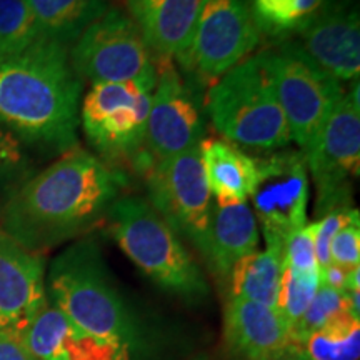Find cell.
Segmentation results:
<instances>
[{"label": "cell", "instance_id": "6da1fadb", "mask_svg": "<svg viewBox=\"0 0 360 360\" xmlns=\"http://www.w3.org/2000/svg\"><path fill=\"white\" fill-rule=\"evenodd\" d=\"M127 177L117 167L72 147L25 180L0 209V227L39 252L92 232L122 197Z\"/></svg>", "mask_w": 360, "mask_h": 360}, {"label": "cell", "instance_id": "d6986e66", "mask_svg": "<svg viewBox=\"0 0 360 360\" xmlns=\"http://www.w3.org/2000/svg\"><path fill=\"white\" fill-rule=\"evenodd\" d=\"M260 233L255 214L247 204H214L204 259L220 278H227L233 265L259 247Z\"/></svg>", "mask_w": 360, "mask_h": 360}, {"label": "cell", "instance_id": "836d02e7", "mask_svg": "<svg viewBox=\"0 0 360 360\" xmlns=\"http://www.w3.org/2000/svg\"><path fill=\"white\" fill-rule=\"evenodd\" d=\"M252 360H307V357L304 355L302 349L289 344L287 347L277 349L274 350V352L260 355V357L252 359Z\"/></svg>", "mask_w": 360, "mask_h": 360}, {"label": "cell", "instance_id": "4dcf8cb0", "mask_svg": "<svg viewBox=\"0 0 360 360\" xmlns=\"http://www.w3.org/2000/svg\"><path fill=\"white\" fill-rule=\"evenodd\" d=\"M24 169V143L8 130L0 127V188L19 177Z\"/></svg>", "mask_w": 360, "mask_h": 360}, {"label": "cell", "instance_id": "cb8c5ba5", "mask_svg": "<svg viewBox=\"0 0 360 360\" xmlns=\"http://www.w3.org/2000/svg\"><path fill=\"white\" fill-rule=\"evenodd\" d=\"M300 349L307 360H359L360 319L344 315L328 322L310 334Z\"/></svg>", "mask_w": 360, "mask_h": 360}, {"label": "cell", "instance_id": "f546056e", "mask_svg": "<svg viewBox=\"0 0 360 360\" xmlns=\"http://www.w3.org/2000/svg\"><path fill=\"white\" fill-rule=\"evenodd\" d=\"M330 264L350 270L360 265V222H352L342 227L330 242Z\"/></svg>", "mask_w": 360, "mask_h": 360}, {"label": "cell", "instance_id": "7c38bea8", "mask_svg": "<svg viewBox=\"0 0 360 360\" xmlns=\"http://www.w3.org/2000/svg\"><path fill=\"white\" fill-rule=\"evenodd\" d=\"M204 134V114L192 85L172 58H162L157 64V82L148 109L146 155L160 160L184 154L200 147Z\"/></svg>", "mask_w": 360, "mask_h": 360}, {"label": "cell", "instance_id": "d4e9b609", "mask_svg": "<svg viewBox=\"0 0 360 360\" xmlns=\"http://www.w3.org/2000/svg\"><path fill=\"white\" fill-rule=\"evenodd\" d=\"M39 39L29 0H0V56L24 51Z\"/></svg>", "mask_w": 360, "mask_h": 360}, {"label": "cell", "instance_id": "5b68a950", "mask_svg": "<svg viewBox=\"0 0 360 360\" xmlns=\"http://www.w3.org/2000/svg\"><path fill=\"white\" fill-rule=\"evenodd\" d=\"M207 112L233 146L278 150L292 142L285 115L260 53L225 72L207 94Z\"/></svg>", "mask_w": 360, "mask_h": 360}, {"label": "cell", "instance_id": "4316f807", "mask_svg": "<svg viewBox=\"0 0 360 360\" xmlns=\"http://www.w3.org/2000/svg\"><path fill=\"white\" fill-rule=\"evenodd\" d=\"M319 285H321V272L302 274L283 265L277 309L290 322V326H294L309 309Z\"/></svg>", "mask_w": 360, "mask_h": 360}, {"label": "cell", "instance_id": "277c9868", "mask_svg": "<svg viewBox=\"0 0 360 360\" xmlns=\"http://www.w3.org/2000/svg\"><path fill=\"white\" fill-rule=\"evenodd\" d=\"M107 222L117 245L160 289L192 304L209 295L204 274L191 252L147 199L120 197Z\"/></svg>", "mask_w": 360, "mask_h": 360}, {"label": "cell", "instance_id": "5bb4252c", "mask_svg": "<svg viewBox=\"0 0 360 360\" xmlns=\"http://www.w3.org/2000/svg\"><path fill=\"white\" fill-rule=\"evenodd\" d=\"M45 302L42 255L25 249L0 227V332L19 339Z\"/></svg>", "mask_w": 360, "mask_h": 360}, {"label": "cell", "instance_id": "ba28073f", "mask_svg": "<svg viewBox=\"0 0 360 360\" xmlns=\"http://www.w3.org/2000/svg\"><path fill=\"white\" fill-rule=\"evenodd\" d=\"M72 69L92 84L157 82L152 51L132 17L120 8H109L92 22L69 49Z\"/></svg>", "mask_w": 360, "mask_h": 360}, {"label": "cell", "instance_id": "4fadbf2b", "mask_svg": "<svg viewBox=\"0 0 360 360\" xmlns=\"http://www.w3.org/2000/svg\"><path fill=\"white\" fill-rule=\"evenodd\" d=\"M259 180L254 200L255 212L264 225L265 240L285 244L305 225L309 202V169L299 150H274L257 159Z\"/></svg>", "mask_w": 360, "mask_h": 360}, {"label": "cell", "instance_id": "484cf974", "mask_svg": "<svg viewBox=\"0 0 360 360\" xmlns=\"http://www.w3.org/2000/svg\"><path fill=\"white\" fill-rule=\"evenodd\" d=\"M344 315H352L349 307L347 294H345V292L330 289V287L321 283L317 294H315L314 300L309 305V309L305 310L302 317L292 326L290 344L300 347L310 334H314L319 328L326 327L328 322L335 321V319L339 317H344Z\"/></svg>", "mask_w": 360, "mask_h": 360}, {"label": "cell", "instance_id": "1f68e13d", "mask_svg": "<svg viewBox=\"0 0 360 360\" xmlns=\"http://www.w3.org/2000/svg\"><path fill=\"white\" fill-rule=\"evenodd\" d=\"M0 360H35L17 337L0 332Z\"/></svg>", "mask_w": 360, "mask_h": 360}, {"label": "cell", "instance_id": "ac0fdd59", "mask_svg": "<svg viewBox=\"0 0 360 360\" xmlns=\"http://www.w3.org/2000/svg\"><path fill=\"white\" fill-rule=\"evenodd\" d=\"M200 159L207 187L215 204H247L257 187V159L220 139L200 143Z\"/></svg>", "mask_w": 360, "mask_h": 360}, {"label": "cell", "instance_id": "8992f818", "mask_svg": "<svg viewBox=\"0 0 360 360\" xmlns=\"http://www.w3.org/2000/svg\"><path fill=\"white\" fill-rule=\"evenodd\" d=\"M259 53L289 124L292 142L305 150L344 97L342 82L315 64L294 40L283 39Z\"/></svg>", "mask_w": 360, "mask_h": 360}, {"label": "cell", "instance_id": "7402d4cb", "mask_svg": "<svg viewBox=\"0 0 360 360\" xmlns=\"http://www.w3.org/2000/svg\"><path fill=\"white\" fill-rule=\"evenodd\" d=\"M82 337V332L47 299L19 340L35 360H67Z\"/></svg>", "mask_w": 360, "mask_h": 360}, {"label": "cell", "instance_id": "603a6c76", "mask_svg": "<svg viewBox=\"0 0 360 360\" xmlns=\"http://www.w3.org/2000/svg\"><path fill=\"white\" fill-rule=\"evenodd\" d=\"M328 2L330 0H250V7L260 35L283 40L300 32Z\"/></svg>", "mask_w": 360, "mask_h": 360}, {"label": "cell", "instance_id": "f1b7e54d", "mask_svg": "<svg viewBox=\"0 0 360 360\" xmlns=\"http://www.w3.org/2000/svg\"><path fill=\"white\" fill-rule=\"evenodd\" d=\"M359 219V210L350 209H337L323 215L321 220H317V231H315V257H317L319 269L330 265V242L335 237V233L342 227Z\"/></svg>", "mask_w": 360, "mask_h": 360}, {"label": "cell", "instance_id": "52a82bcc", "mask_svg": "<svg viewBox=\"0 0 360 360\" xmlns=\"http://www.w3.org/2000/svg\"><path fill=\"white\" fill-rule=\"evenodd\" d=\"M155 82L92 84L79 107V125L90 147L114 167V162L146 154L147 120Z\"/></svg>", "mask_w": 360, "mask_h": 360}, {"label": "cell", "instance_id": "3957f363", "mask_svg": "<svg viewBox=\"0 0 360 360\" xmlns=\"http://www.w3.org/2000/svg\"><path fill=\"white\" fill-rule=\"evenodd\" d=\"M47 299L72 326L129 360L139 347L135 319L115 287L102 250L94 238H79L52 260L45 281Z\"/></svg>", "mask_w": 360, "mask_h": 360}, {"label": "cell", "instance_id": "ffe728a7", "mask_svg": "<svg viewBox=\"0 0 360 360\" xmlns=\"http://www.w3.org/2000/svg\"><path fill=\"white\" fill-rule=\"evenodd\" d=\"M283 270V245L267 240L265 250H255L233 265L229 274L227 299H245L277 307Z\"/></svg>", "mask_w": 360, "mask_h": 360}, {"label": "cell", "instance_id": "83f0119b", "mask_svg": "<svg viewBox=\"0 0 360 360\" xmlns=\"http://www.w3.org/2000/svg\"><path fill=\"white\" fill-rule=\"evenodd\" d=\"M315 231H317V222H310L287 238L283 244L285 267L302 274L321 272L315 257Z\"/></svg>", "mask_w": 360, "mask_h": 360}, {"label": "cell", "instance_id": "9a60e30c", "mask_svg": "<svg viewBox=\"0 0 360 360\" xmlns=\"http://www.w3.org/2000/svg\"><path fill=\"white\" fill-rule=\"evenodd\" d=\"M299 34V45L327 74L339 80H359L360 20L350 0H330Z\"/></svg>", "mask_w": 360, "mask_h": 360}, {"label": "cell", "instance_id": "8fae6325", "mask_svg": "<svg viewBox=\"0 0 360 360\" xmlns=\"http://www.w3.org/2000/svg\"><path fill=\"white\" fill-rule=\"evenodd\" d=\"M260 30L250 0H202L199 19L180 64L205 80H217L257 49Z\"/></svg>", "mask_w": 360, "mask_h": 360}, {"label": "cell", "instance_id": "44dd1931", "mask_svg": "<svg viewBox=\"0 0 360 360\" xmlns=\"http://www.w3.org/2000/svg\"><path fill=\"white\" fill-rule=\"evenodd\" d=\"M40 37L70 49L87 27L109 11L105 0H29Z\"/></svg>", "mask_w": 360, "mask_h": 360}, {"label": "cell", "instance_id": "e0dca14e", "mask_svg": "<svg viewBox=\"0 0 360 360\" xmlns=\"http://www.w3.org/2000/svg\"><path fill=\"white\" fill-rule=\"evenodd\" d=\"M127 6L152 53L179 60L187 52L202 0H127Z\"/></svg>", "mask_w": 360, "mask_h": 360}, {"label": "cell", "instance_id": "9c48e42d", "mask_svg": "<svg viewBox=\"0 0 360 360\" xmlns=\"http://www.w3.org/2000/svg\"><path fill=\"white\" fill-rule=\"evenodd\" d=\"M141 170L150 205L179 236L187 237L205 255L214 204L202 167L200 147L152 160Z\"/></svg>", "mask_w": 360, "mask_h": 360}, {"label": "cell", "instance_id": "d6a6232c", "mask_svg": "<svg viewBox=\"0 0 360 360\" xmlns=\"http://www.w3.org/2000/svg\"><path fill=\"white\" fill-rule=\"evenodd\" d=\"M349 270L339 267V265L330 264L321 269V283L330 287V289L345 292V281H347Z\"/></svg>", "mask_w": 360, "mask_h": 360}, {"label": "cell", "instance_id": "7a4b0ae2", "mask_svg": "<svg viewBox=\"0 0 360 360\" xmlns=\"http://www.w3.org/2000/svg\"><path fill=\"white\" fill-rule=\"evenodd\" d=\"M82 89L69 49L53 40L0 56V127L24 146L69 150L77 139Z\"/></svg>", "mask_w": 360, "mask_h": 360}, {"label": "cell", "instance_id": "30bf717a", "mask_svg": "<svg viewBox=\"0 0 360 360\" xmlns=\"http://www.w3.org/2000/svg\"><path fill=\"white\" fill-rule=\"evenodd\" d=\"M359 82L344 94L314 142L304 150L307 169L317 187V212L345 209L350 182L360 170Z\"/></svg>", "mask_w": 360, "mask_h": 360}, {"label": "cell", "instance_id": "e575fe53", "mask_svg": "<svg viewBox=\"0 0 360 360\" xmlns=\"http://www.w3.org/2000/svg\"><path fill=\"white\" fill-rule=\"evenodd\" d=\"M345 292H360V265L350 269L345 281Z\"/></svg>", "mask_w": 360, "mask_h": 360}, {"label": "cell", "instance_id": "2e32d148", "mask_svg": "<svg viewBox=\"0 0 360 360\" xmlns=\"http://www.w3.org/2000/svg\"><path fill=\"white\" fill-rule=\"evenodd\" d=\"M290 322L277 307L245 299H227L224 309V340L232 354L257 359L290 344Z\"/></svg>", "mask_w": 360, "mask_h": 360}]
</instances>
